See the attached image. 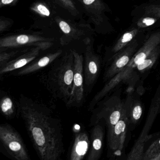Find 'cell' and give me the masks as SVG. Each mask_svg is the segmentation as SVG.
Here are the masks:
<instances>
[{"label": "cell", "mask_w": 160, "mask_h": 160, "mask_svg": "<svg viewBox=\"0 0 160 160\" xmlns=\"http://www.w3.org/2000/svg\"><path fill=\"white\" fill-rule=\"evenodd\" d=\"M18 112L40 160H62L64 152L61 120L43 103L23 95Z\"/></svg>", "instance_id": "6da1fadb"}, {"label": "cell", "mask_w": 160, "mask_h": 160, "mask_svg": "<svg viewBox=\"0 0 160 160\" xmlns=\"http://www.w3.org/2000/svg\"><path fill=\"white\" fill-rule=\"evenodd\" d=\"M75 57L72 49L63 53L47 72L40 76V81L54 98L67 104L72 92L75 72Z\"/></svg>", "instance_id": "7a4b0ae2"}, {"label": "cell", "mask_w": 160, "mask_h": 160, "mask_svg": "<svg viewBox=\"0 0 160 160\" xmlns=\"http://www.w3.org/2000/svg\"><path fill=\"white\" fill-rule=\"evenodd\" d=\"M144 44L139 51L132 57L127 65L107 83L102 89L95 95L90 102L88 110L92 111L97 103L121 81L130 77L133 70L143 62L160 44V29L150 34L147 37Z\"/></svg>", "instance_id": "3957f363"}, {"label": "cell", "mask_w": 160, "mask_h": 160, "mask_svg": "<svg viewBox=\"0 0 160 160\" xmlns=\"http://www.w3.org/2000/svg\"><path fill=\"white\" fill-rule=\"evenodd\" d=\"M54 39L37 33H23L11 35L0 39V52L25 47L40 48L44 51L51 48Z\"/></svg>", "instance_id": "277c9868"}, {"label": "cell", "mask_w": 160, "mask_h": 160, "mask_svg": "<svg viewBox=\"0 0 160 160\" xmlns=\"http://www.w3.org/2000/svg\"><path fill=\"white\" fill-rule=\"evenodd\" d=\"M0 140L8 154L15 160H30L18 132L8 124L0 126Z\"/></svg>", "instance_id": "5b68a950"}, {"label": "cell", "mask_w": 160, "mask_h": 160, "mask_svg": "<svg viewBox=\"0 0 160 160\" xmlns=\"http://www.w3.org/2000/svg\"><path fill=\"white\" fill-rule=\"evenodd\" d=\"M72 51L75 57V68L71 96L66 105L69 108L80 107L83 103L84 100V57L76 51L73 49Z\"/></svg>", "instance_id": "8992f818"}, {"label": "cell", "mask_w": 160, "mask_h": 160, "mask_svg": "<svg viewBox=\"0 0 160 160\" xmlns=\"http://www.w3.org/2000/svg\"><path fill=\"white\" fill-rule=\"evenodd\" d=\"M92 41L86 44L84 58L83 73L85 88L87 92H90L99 73L100 61L94 52Z\"/></svg>", "instance_id": "52a82bcc"}, {"label": "cell", "mask_w": 160, "mask_h": 160, "mask_svg": "<svg viewBox=\"0 0 160 160\" xmlns=\"http://www.w3.org/2000/svg\"><path fill=\"white\" fill-rule=\"evenodd\" d=\"M80 2L93 23L97 28L111 27L107 13L111 12V8L103 0H77Z\"/></svg>", "instance_id": "ba28073f"}, {"label": "cell", "mask_w": 160, "mask_h": 160, "mask_svg": "<svg viewBox=\"0 0 160 160\" xmlns=\"http://www.w3.org/2000/svg\"><path fill=\"white\" fill-rule=\"evenodd\" d=\"M129 124L126 110L121 119L110 132H108V143L110 148L116 152L123 150L126 136Z\"/></svg>", "instance_id": "9c48e42d"}, {"label": "cell", "mask_w": 160, "mask_h": 160, "mask_svg": "<svg viewBox=\"0 0 160 160\" xmlns=\"http://www.w3.org/2000/svg\"><path fill=\"white\" fill-rule=\"evenodd\" d=\"M40 51L43 50L38 47L25 49L22 53L0 68V75L2 76L24 67L37 58Z\"/></svg>", "instance_id": "30bf717a"}, {"label": "cell", "mask_w": 160, "mask_h": 160, "mask_svg": "<svg viewBox=\"0 0 160 160\" xmlns=\"http://www.w3.org/2000/svg\"><path fill=\"white\" fill-rule=\"evenodd\" d=\"M137 45V40L134 39L128 45L126 49L115 57L113 62L105 73V78H113L127 65Z\"/></svg>", "instance_id": "8fae6325"}, {"label": "cell", "mask_w": 160, "mask_h": 160, "mask_svg": "<svg viewBox=\"0 0 160 160\" xmlns=\"http://www.w3.org/2000/svg\"><path fill=\"white\" fill-rule=\"evenodd\" d=\"M64 53L62 49L57 50L56 51L48 53L40 58H37L26 66L19 69L16 73L13 74L15 76H23L35 73L41 69L53 63L57 58Z\"/></svg>", "instance_id": "7c38bea8"}, {"label": "cell", "mask_w": 160, "mask_h": 160, "mask_svg": "<svg viewBox=\"0 0 160 160\" xmlns=\"http://www.w3.org/2000/svg\"><path fill=\"white\" fill-rule=\"evenodd\" d=\"M131 16V25L142 32L150 28L160 26V19L155 16L132 10Z\"/></svg>", "instance_id": "4fadbf2b"}, {"label": "cell", "mask_w": 160, "mask_h": 160, "mask_svg": "<svg viewBox=\"0 0 160 160\" xmlns=\"http://www.w3.org/2000/svg\"><path fill=\"white\" fill-rule=\"evenodd\" d=\"M88 134L85 132L77 133L70 154V160H83L90 147Z\"/></svg>", "instance_id": "5bb4252c"}, {"label": "cell", "mask_w": 160, "mask_h": 160, "mask_svg": "<svg viewBox=\"0 0 160 160\" xmlns=\"http://www.w3.org/2000/svg\"><path fill=\"white\" fill-rule=\"evenodd\" d=\"M104 133L102 127L96 124L92 129V145L89 156L86 160H98L103 147Z\"/></svg>", "instance_id": "9a60e30c"}, {"label": "cell", "mask_w": 160, "mask_h": 160, "mask_svg": "<svg viewBox=\"0 0 160 160\" xmlns=\"http://www.w3.org/2000/svg\"><path fill=\"white\" fill-rule=\"evenodd\" d=\"M148 127L143 130L140 137L134 144L126 160H143L144 154V147L147 142L152 137L147 134Z\"/></svg>", "instance_id": "2e32d148"}, {"label": "cell", "mask_w": 160, "mask_h": 160, "mask_svg": "<svg viewBox=\"0 0 160 160\" xmlns=\"http://www.w3.org/2000/svg\"><path fill=\"white\" fill-rule=\"evenodd\" d=\"M142 32V31L138 28L131 25L129 29L126 30L122 35L116 43L114 47L113 48L112 51L114 53H116L120 51L124 47H126L130 43L133 41V39H135V38L139 33Z\"/></svg>", "instance_id": "e0dca14e"}, {"label": "cell", "mask_w": 160, "mask_h": 160, "mask_svg": "<svg viewBox=\"0 0 160 160\" xmlns=\"http://www.w3.org/2000/svg\"><path fill=\"white\" fill-rule=\"evenodd\" d=\"M134 7L133 11L146 13L160 19V0L147 1Z\"/></svg>", "instance_id": "ac0fdd59"}, {"label": "cell", "mask_w": 160, "mask_h": 160, "mask_svg": "<svg viewBox=\"0 0 160 160\" xmlns=\"http://www.w3.org/2000/svg\"><path fill=\"white\" fill-rule=\"evenodd\" d=\"M0 107L2 114L7 118H11L15 116L16 107L13 100L9 96H4L2 98Z\"/></svg>", "instance_id": "d6986e66"}, {"label": "cell", "mask_w": 160, "mask_h": 160, "mask_svg": "<svg viewBox=\"0 0 160 160\" xmlns=\"http://www.w3.org/2000/svg\"><path fill=\"white\" fill-rule=\"evenodd\" d=\"M159 53V47L158 46L137 66V69L139 71H143L152 67V66L156 62Z\"/></svg>", "instance_id": "ffe728a7"}, {"label": "cell", "mask_w": 160, "mask_h": 160, "mask_svg": "<svg viewBox=\"0 0 160 160\" xmlns=\"http://www.w3.org/2000/svg\"><path fill=\"white\" fill-rule=\"evenodd\" d=\"M24 49L14 50L11 51L1 52H0V68L4 66L6 64L23 52Z\"/></svg>", "instance_id": "44dd1931"}, {"label": "cell", "mask_w": 160, "mask_h": 160, "mask_svg": "<svg viewBox=\"0 0 160 160\" xmlns=\"http://www.w3.org/2000/svg\"><path fill=\"white\" fill-rule=\"evenodd\" d=\"M160 152V138L156 140L144 154L143 160H149Z\"/></svg>", "instance_id": "7402d4cb"}, {"label": "cell", "mask_w": 160, "mask_h": 160, "mask_svg": "<svg viewBox=\"0 0 160 160\" xmlns=\"http://www.w3.org/2000/svg\"><path fill=\"white\" fill-rule=\"evenodd\" d=\"M61 6L68 11L71 15L74 16H78L80 12L77 9L75 4L72 0H57Z\"/></svg>", "instance_id": "603a6c76"}, {"label": "cell", "mask_w": 160, "mask_h": 160, "mask_svg": "<svg viewBox=\"0 0 160 160\" xmlns=\"http://www.w3.org/2000/svg\"><path fill=\"white\" fill-rule=\"evenodd\" d=\"M31 9L44 17H49L50 16L49 9L42 3L35 4L34 6L31 7Z\"/></svg>", "instance_id": "cb8c5ba5"}, {"label": "cell", "mask_w": 160, "mask_h": 160, "mask_svg": "<svg viewBox=\"0 0 160 160\" xmlns=\"http://www.w3.org/2000/svg\"><path fill=\"white\" fill-rule=\"evenodd\" d=\"M142 114V108L140 104L134 105L131 112V117L132 121L134 122L138 121L141 118Z\"/></svg>", "instance_id": "d4e9b609"}, {"label": "cell", "mask_w": 160, "mask_h": 160, "mask_svg": "<svg viewBox=\"0 0 160 160\" xmlns=\"http://www.w3.org/2000/svg\"><path fill=\"white\" fill-rule=\"evenodd\" d=\"M11 25V21L1 18L0 20V32L1 33L7 30Z\"/></svg>", "instance_id": "484cf974"}, {"label": "cell", "mask_w": 160, "mask_h": 160, "mask_svg": "<svg viewBox=\"0 0 160 160\" xmlns=\"http://www.w3.org/2000/svg\"><path fill=\"white\" fill-rule=\"evenodd\" d=\"M19 1V0H1L0 7L2 8L6 6L13 5Z\"/></svg>", "instance_id": "4316f807"}, {"label": "cell", "mask_w": 160, "mask_h": 160, "mask_svg": "<svg viewBox=\"0 0 160 160\" xmlns=\"http://www.w3.org/2000/svg\"><path fill=\"white\" fill-rule=\"evenodd\" d=\"M149 160H160V152H159L157 154L155 157H153L152 158Z\"/></svg>", "instance_id": "83f0119b"}, {"label": "cell", "mask_w": 160, "mask_h": 160, "mask_svg": "<svg viewBox=\"0 0 160 160\" xmlns=\"http://www.w3.org/2000/svg\"><path fill=\"white\" fill-rule=\"evenodd\" d=\"M131 1H139V0H131ZM140 1H151V0H140Z\"/></svg>", "instance_id": "f1b7e54d"}]
</instances>
